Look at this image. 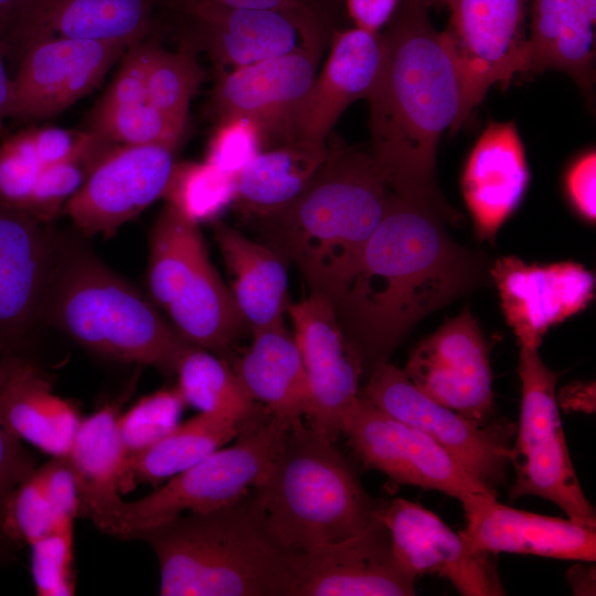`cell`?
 Wrapping results in <instances>:
<instances>
[{
	"label": "cell",
	"instance_id": "1",
	"mask_svg": "<svg viewBox=\"0 0 596 596\" xmlns=\"http://www.w3.org/2000/svg\"><path fill=\"white\" fill-rule=\"evenodd\" d=\"M445 221L393 193L332 302L364 372L386 362L424 317L491 279L486 255L457 244Z\"/></svg>",
	"mask_w": 596,
	"mask_h": 596
},
{
	"label": "cell",
	"instance_id": "2",
	"mask_svg": "<svg viewBox=\"0 0 596 596\" xmlns=\"http://www.w3.org/2000/svg\"><path fill=\"white\" fill-rule=\"evenodd\" d=\"M382 65L369 102L370 155L395 195L457 220L439 194L436 156L443 132L464 124L455 55L422 0H402L381 32Z\"/></svg>",
	"mask_w": 596,
	"mask_h": 596
},
{
	"label": "cell",
	"instance_id": "3",
	"mask_svg": "<svg viewBox=\"0 0 596 596\" xmlns=\"http://www.w3.org/2000/svg\"><path fill=\"white\" fill-rule=\"evenodd\" d=\"M155 552L162 596H297V553L278 536L251 488L206 512L135 533Z\"/></svg>",
	"mask_w": 596,
	"mask_h": 596
},
{
	"label": "cell",
	"instance_id": "4",
	"mask_svg": "<svg viewBox=\"0 0 596 596\" xmlns=\"http://www.w3.org/2000/svg\"><path fill=\"white\" fill-rule=\"evenodd\" d=\"M392 195L369 151L332 143L291 203L252 222L270 247L295 264L309 294L332 304Z\"/></svg>",
	"mask_w": 596,
	"mask_h": 596
},
{
	"label": "cell",
	"instance_id": "5",
	"mask_svg": "<svg viewBox=\"0 0 596 596\" xmlns=\"http://www.w3.org/2000/svg\"><path fill=\"white\" fill-rule=\"evenodd\" d=\"M40 323L105 358L175 374L192 347L148 299L83 245L61 238Z\"/></svg>",
	"mask_w": 596,
	"mask_h": 596
},
{
	"label": "cell",
	"instance_id": "6",
	"mask_svg": "<svg viewBox=\"0 0 596 596\" xmlns=\"http://www.w3.org/2000/svg\"><path fill=\"white\" fill-rule=\"evenodd\" d=\"M253 489L278 536L296 552L362 532L382 507L334 441L305 421L287 427L265 480Z\"/></svg>",
	"mask_w": 596,
	"mask_h": 596
},
{
	"label": "cell",
	"instance_id": "7",
	"mask_svg": "<svg viewBox=\"0 0 596 596\" xmlns=\"http://www.w3.org/2000/svg\"><path fill=\"white\" fill-rule=\"evenodd\" d=\"M147 284L151 300L192 347L223 354L246 326L199 224L178 213L160 214L150 230Z\"/></svg>",
	"mask_w": 596,
	"mask_h": 596
},
{
	"label": "cell",
	"instance_id": "8",
	"mask_svg": "<svg viewBox=\"0 0 596 596\" xmlns=\"http://www.w3.org/2000/svg\"><path fill=\"white\" fill-rule=\"evenodd\" d=\"M287 427L266 413L243 430L233 445L216 449L147 496L124 501L114 536L130 540L138 531L185 511L206 512L222 507L260 485Z\"/></svg>",
	"mask_w": 596,
	"mask_h": 596
},
{
	"label": "cell",
	"instance_id": "9",
	"mask_svg": "<svg viewBox=\"0 0 596 596\" xmlns=\"http://www.w3.org/2000/svg\"><path fill=\"white\" fill-rule=\"evenodd\" d=\"M518 373L521 404L511 458L517 478L510 499L544 498L573 522L595 529V509L581 488L562 426L556 397L560 374L533 348H521Z\"/></svg>",
	"mask_w": 596,
	"mask_h": 596
},
{
	"label": "cell",
	"instance_id": "10",
	"mask_svg": "<svg viewBox=\"0 0 596 596\" xmlns=\"http://www.w3.org/2000/svg\"><path fill=\"white\" fill-rule=\"evenodd\" d=\"M175 11L181 45L205 52L220 73L292 53H323L333 32L317 6L192 4Z\"/></svg>",
	"mask_w": 596,
	"mask_h": 596
},
{
	"label": "cell",
	"instance_id": "11",
	"mask_svg": "<svg viewBox=\"0 0 596 596\" xmlns=\"http://www.w3.org/2000/svg\"><path fill=\"white\" fill-rule=\"evenodd\" d=\"M360 393L390 416L428 435L489 488L494 490L505 481L515 433L512 423L500 419L481 424L440 405L387 361L369 372Z\"/></svg>",
	"mask_w": 596,
	"mask_h": 596
},
{
	"label": "cell",
	"instance_id": "12",
	"mask_svg": "<svg viewBox=\"0 0 596 596\" xmlns=\"http://www.w3.org/2000/svg\"><path fill=\"white\" fill-rule=\"evenodd\" d=\"M343 435L364 467L396 483L440 491L464 508L496 496V490L475 478L433 438L381 411L361 393Z\"/></svg>",
	"mask_w": 596,
	"mask_h": 596
},
{
	"label": "cell",
	"instance_id": "13",
	"mask_svg": "<svg viewBox=\"0 0 596 596\" xmlns=\"http://www.w3.org/2000/svg\"><path fill=\"white\" fill-rule=\"evenodd\" d=\"M175 146L113 143L63 210L85 236H114L127 222L163 198Z\"/></svg>",
	"mask_w": 596,
	"mask_h": 596
},
{
	"label": "cell",
	"instance_id": "14",
	"mask_svg": "<svg viewBox=\"0 0 596 596\" xmlns=\"http://www.w3.org/2000/svg\"><path fill=\"white\" fill-rule=\"evenodd\" d=\"M286 311L307 380L306 423L336 441L360 397L359 382L364 372L361 359L339 326L329 299L309 294L288 304Z\"/></svg>",
	"mask_w": 596,
	"mask_h": 596
},
{
	"label": "cell",
	"instance_id": "15",
	"mask_svg": "<svg viewBox=\"0 0 596 596\" xmlns=\"http://www.w3.org/2000/svg\"><path fill=\"white\" fill-rule=\"evenodd\" d=\"M489 355L477 319L465 308L412 349L403 371L423 394L482 424L494 409Z\"/></svg>",
	"mask_w": 596,
	"mask_h": 596
},
{
	"label": "cell",
	"instance_id": "16",
	"mask_svg": "<svg viewBox=\"0 0 596 596\" xmlns=\"http://www.w3.org/2000/svg\"><path fill=\"white\" fill-rule=\"evenodd\" d=\"M443 31L460 71L464 121L494 84L507 85L525 65L524 0H447Z\"/></svg>",
	"mask_w": 596,
	"mask_h": 596
},
{
	"label": "cell",
	"instance_id": "17",
	"mask_svg": "<svg viewBox=\"0 0 596 596\" xmlns=\"http://www.w3.org/2000/svg\"><path fill=\"white\" fill-rule=\"evenodd\" d=\"M322 53L277 56L219 73L207 103L216 123L243 116L255 123L263 150L296 140V120Z\"/></svg>",
	"mask_w": 596,
	"mask_h": 596
},
{
	"label": "cell",
	"instance_id": "18",
	"mask_svg": "<svg viewBox=\"0 0 596 596\" xmlns=\"http://www.w3.org/2000/svg\"><path fill=\"white\" fill-rule=\"evenodd\" d=\"M129 46L64 36L30 42L19 57L11 117L35 121L62 113L89 94Z\"/></svg>",
	"mask_w": 596,
	"mask_h": 596
},
{
	"label": "cell",
	"instance_id": "19",
	"mask_svg": "<svg viewBox=\"0 0 596 596\" xmlns=\"http://www.w3.org/2000/svg\"><path fill=\"white\" fill-rule=\"evenodd\" d=\"M62 236L0 202V351L20 352L40 324Z\"/></svg>",
	"mask_w": 596,
	"mask_h": 596
},
{
	"label": "cell",
	"instance_id": "20",
	"mask_svg": "<svg viewBox=\"0 0 596 596\" xmlns=\"http://www.w3.org/2000/svg\"><path fill=\"white\" fill-rule=\"evenodd\" d=\"M377 520L390 533L395 557L414 575H439L465 596L505 594L489 553L473 551L459 533L421 504L395 498L382 504Z\"/></svg>",
	"mask_w": 596,
	"mask_h": 596
},
{
	"label": "cell",
	"instance_id": "21",
	"mask_svg": "<svg viewBox=\"0 0 596 596\" xmlns=\"http://www.w3.org/2000/svg\"><path fill=\"white\" fill-rule=\"evenodd\" d=\"M489 274L520 348L539 349L551 327L582 311L594 297V274L576 262L536 264L502 256Z\"/></svg>",
	"mask_w": 596,
	"mask_h": 596
},
{
	"label": "cell",
	"instance_id": "22",
	"mask_svg": "<svg viewBox=\"0 0 596 596\" xmlns=\"http://www.w3.org/2000/svg\"><path fill=\"white\" fill-rule=\"evenodd\" d=\"M297 596H411L416 575L395 557L381 521L344 540L297 553Z\"/></svg>",
	"mask_w": 596,
	"mask_h": 596
},
{
	"label": "cell",
	"instance_id": "23",
	"mask_svg": "<svg viewBox=\"0 0 596 596\" xmlns=\"http://www.w3.org/2000/svg\"><path fill=\"white\" fill-rule=\"evenodd\" d=\"M459 532L473 550L595 562L596 531L572 520L518 510L485 497L464 508Z\"/></svg>",
	"mask_w": 596,
	"mask_h": 596
},
{
	"label": "cell",
	"instance_id": "24",
	"mask_svg": "<svg viewBox=\"0 0 596 596\" xmlns=\"http://www.w3.org/2000/svg\"><path fill=\"white\" fill-rule=\"evenodd\" d=\"M329 54L308 91L296 120V140L326 142L345 108L366 98L382 65L381 32L333 30Z\"/></svg>",
	"mask_w": 596,
	"mask_h": 596
},
{
	"label": "cell",
	"instance_id": "25",
	"mask_svg": "<svg viewBox=\"0 0 596 596\" xmlns=\"http://www.w3.org/2000/svg\"><path fill=\"white\" fill-rule=\"evenodd\" d=\"M530 181L524 148L513 123H491L472 148L461 191L480 241L494 242L520 205Z\"/></svg>",
	"mask_w": 596,
	"mask_h": 596
},
{
	"label": "cell",
	"instance_id": "26",
	"mask_svg": "<svg viewBox=\"0 0 596 596\" xmlns=\"http://www.w3.org/2000/svg\"><path fill=\"white\" fill-rule=\"evenodd\" d=\"M164 0H33L14 29L11 50L20 57L35 39L64 36L130 46L146 39Z\"/></svg>",
	"mask_w": 596,
	"mask_h": 596
},
{
	"label": "cell",
	"instance_id": "27",
	"mask_svg": "<svg viewBox=\"0 0 596 596\" xmlns=\"http://www.w3.org/2000/svg\"><path fill=\"white\" fill-rule=\"evenodd\" d=\"M117 403H107L82 418L66 456L79 499L78 517L89 519L104 533L114 535L124 499L120 480L126 459Z\"/></svg>",
	"mask_w": 596,
	"mask_h": 596
},
{
	"label": "cell",
	"instance_id": "28",
	"mask_svg": "<svg viewBox=\"0 0 596 596\" xmlns=\"http://www.w3.org/2000/svg\"><path fill=\"white\" fill-rule=\"evenodd\" d=\"M0 416L22 441L51 457L68 455L82 421L77 406L56 395L49 374L21 352L0 392Z\"/></svg>",
	"mask_w": 596,
	"mask_h": 596
},
{
	"label": "cell",
	"instance_id": "29",
	"mask_svg": "<svg viewBox=\"0 0 596 596\" xmlns=\"http://www.w3.org/2000/svg\"><path fill=\"white\" fill-rule=\"evenodd\" d=\"M596 0H533L523 73L556 70L592 95Z\"/></svg>",
	"mask_w": 596,
	"mask_h": 596
},
{
	"label": "cell",
	"instance_id": "30",
	"mask_svg": "<svg viewBox=\"0 0 596 596\" xmlns=\"http://www.w3.org/2000/svg\"><path fill=\"white\" fill-rule=\"evenodd\" d=\"M232 368L249 397L287 426L305 421L308 386L300 352L284 323L254 329Z\"/></svg>",
	"mask_w": 596,
	"mask_h": 596
},
{
	"label": "cell",
	"instance_id": "31",
	"mask_svg": "<svg viewBox=\"0 0 596 596\" xmlns=\"http://www.w3.org/2000/svg\"><path fill=\"white\" fill-rule=\"evenodd\" d=\"M213 236L230 274V290L246 326L252 330L284 323L288 276L285 258L215 220Z\"/></svg>",
	"mask_w": 596,
	"mask_h": 596
},
{
	"label": "cell",
	"instance_id": "32",
	"mask_svg": "<svg viewBox=\"0 0 596 596\" xmlns=\"http://www.w3.org/2000/svg\"><path fill=\"white\" fill-rule=\"evenodd\" d=\"M329 145L295 140L259 151L237 174L234 204L252 221L291 203L324 162Z\"/></svg>",
	"mask_w": 596,
	"mask_h": 596
},
{
	"label": "cell",
	"instance_id": "33",
	"mask_svg": "<svg viewBox=\"0 0 596 596\" xmlns=\"http://www.w3.org/2000/svg\"><path fill=\"white\" fill-rule=\"evenodd\" d=\"M256 421L237 422L200 412L189 421L180 423L149 448L125 459L120 480L121 493L132 490L139 483L158 487L236 439Z\"/></svg>",
	"mask_w": 596,
	"mask_h": 596
},
{
	"label": "cell",
	"instance_id": "34",
	"mask_svg": "<svg viewBox=\"0 0 596 596\" xmlns=\"http://www.w3.org/2000/svg\"><path fill=\"white\" fill-rule=\"evenodd\" d=\"M175 375L185 404L201 413L245 423L267 413L249 397L227 360L210 351L188 348Z\"/></svg>",
	"mask_w": 596,
	"mask_h": 596
},
{
	"label": "cell",
	"instance_id": "35",
	"mask_svg": "<svg viewBox=\"0 0 596 596\" xmlns=\"http://www.w3.org/2000/svg\"><path fill=\"white\" fill-rule=\"evenodd\" d=\"M236 178L207 161L177 162L163 199L188 220L215 221L234 202Z\"/></svg>",
	"mask_w": 596,
	"mask_h": 596
},
{
	"label": "cell",
	"instance_id": "36",
	"mask_svg": "<svg viewBox=\"0 0 596 596\" xmlns=\"http://www.w3.org/2000/svg\"><path fill=\"white\" fill-rule=\"evenodd\" d=\"M203 77L194 51L180 45L170 52L152 42L146 75L148 99L181 126L185 127L190 102Z\"/></svg>",
	"mask_w": 596,
	"mask_h": 596
},
{
	"label": "cell",
	"instance_id": "37",
	"mask_svg": "<svg viewBox=\"0 0 596 596\" xmlns=\"http://www.w3.org/2000/svg\"><path fill=\"white\" fill-rule=\"evenodd\" d=\"M184 126L173 121L149 100L120 104L98 102L92 111L89 131L119 145H178Z\"/></svg>",
	"mask_w": 596,
	"mask_h": 596
},
{
	"label": "cell",
	"instance_id": "38",
	"mask_svg": "<svg viewBox=\"0 0 596 596\" xmlns=\"http://www.w3.org/2000/svg\"><path fill=\"white\" fill-rule=\"evenodd\" d=\"M111 145L88 130L86 138L71 156L42 169L23 211L49 224L82 187L98 159Z\"/></svg>",
	"mask_w": 596,
	"mask_h": 596
},
{
	"label": "cell",
	"instance_id": "39",
	"mask_svg": "<svg viewBox=\"0 0 596 596\" xmlns=\"http://www.w3.org/2000/svg\"><path fill=\"white\" fill-rule=\"evenodd\" d=\"M75 519L64 517L53 504L39 466L8 497L0 520V532L17 546L31 545Z\"/></svg>",
	"mask_w": 596,
	"mask_h": 596
},
{
	"label": "cell",
	"instance_id": "40",
	"mask_svg": "<svg viewBox=\"0 0 596 596\" xmlns=\"http://www.w3.org/2000/svg\"><path fill=\"white\" fill-rule=\"evenodd\" d=\"M187 404L177 386L142 396L118 418L126 458L149 448L179 424Z\"/></svg>",
	"mask_w": 596,
	"mask_h": 596
},
{
	"label": "cell",
	"instance_id": "41",
	"mask_svg": "<svg viewBox=\"0 0 596 596\" xmlns=\"http://www.w3.org/2000/svg\"><path fill=\"white\" fill-rule=\"evenodd\" d=\"M31 573L40 596L75 594L74 524L58 529L31 545Z\"/></svg>",
	"mask_w": 596,
	"mask_h": 596
},
{
	"label": "cell",
	"instance_id": "42",
	"mask_svg": "<svg viewBox=\"0 0 596 596\" xmlns=\"http://www.w3.org/2000/svg\"><path fill=\"white\" fill-rule=\"evenodd\" d=\"M263 150L260 132L251 119L233 116L216 123L205 161L232 177Z\"/></svg>",
	"mask_w": 596,
	"mask_h": 596
},
{
	"label": "cell",
	"instance_id": "43",
	"mask_svg": "<svg viewBox=\"0 0 596 596\" xmlns=\"http://www.w3.org/2000/svg\"><path fill=\"white\" fill-rule=\"evenodd\" d=\"M17 353L0 351V392ZM36 467V456L7 427L0 416V520L10 493Z\"/></svg>",
	"mask_w": 596,
	"mask_h": 596
},
{
	"label": "cell",
	"instance_id": "44",
	"mask_svg": "<svg viewBox=\"0 0 596 596\" xmlns=\"http://www.w3.org/2000/svg\"><path fill=\"white\" fill-rule=\"evenodd\" d=\"M596 155L588 150L577 157L565 175V190L577 214L589 223L596 219Z\"/></svg>",
	"mask_w": 596,
	"mask_h": 596
},
{
	"label": "cell",
	"instance_id": "45",
	"mask_svg": "<svg viewBox=\"0 0 596 596\" xmlns=\"http://www.w3.org/2000/svg\"><path fill=\"white\" fill-rule=\"evenodd\" d=\"M23 132L39 162L46 167L71 156L86 138L88 130L40 126L30 127Z\"/></svg>",
	"mask_w": 596,
	"mask_h": 596
},
{
	"label": "cell",
	"instance_id": "46",
	"mask_svg": "<svg viewBox=\"0 0 596 596\" xmlns=\"http://www.w3.org/2000/svg\"><path fill=\"white\" fill-rule=\"evenodd\" d=\"M402 0H345L356 28L379 33L391 20Z\"/></svg>",
	"mask_w": 596,
	"mask_h": 596
},
{
	"label": "cell",
	"instance_id": "47",
	"mask_svg": "<svg viewBox=\"0 0 596 596\" xmlns=\"http://www.w3.org/2000/svg\"><path fill=\"white\" fill-rule=\"evenodd\" d=\"M192 4H213L232 8H295L316 6L312 0H164L163 6L178 9Z\"/></svg>",
	"mask_w": 596,
	"mask_h": 596
},
{
	"label": "cell",
	"instance_id": "48",
	"mask_svg": "<svg viewBox=\"0 0 596 596\" xmlns=\"http://www.w3.org/2000/svg\"><path fill=\"white\" fill-rule=\"evenodd\" d=\"M33 0H0V34L10 47L13 31Z\"/></svg>",
	"mask_w": 596,
	"mask_h": 596
},
{
	"label": "cell",
	"instance_id": "49",
	"mask_svg": "<svg viewBox=\"0 0 596 596\" xmlns=\"http://www.w3.org/2000/svg\"><path fill=\"white\" fill-rule=\"evenodd\" d=\"M10 56L7 41L0 34V119L11 117L13 108V81L9 78L4 58Z\"/></svg>",
	"mask_w": 596,
	"mask_h": 596
},
{
	"label": "cell",
	"instance_id": "50",
	"mask_svg": "<svg viewBox=\"0 0 596 596\" xmlns=\"http://www.w3.org/2000/svg\"><path fill=\"white\" fill-rule=\"evenodd\" d=\"M573 573H568L571 577L570 582L573 587V590L576 594H585V590H592V583H594V568L581 567L579 572L576 567L571 570Z\"/></svg>",
	"mask_w": 596,
	"mask_h": 596
},
{
	"label": "cell",
	"instance_id": "51",
	"mask_svg": "<svg viewBox=\"0 0 596 596\" xmlns=\"http://www.w3.org/2000/svg\"><path fill=\"white\" fill-rule=\"evenodd\" d=\"M15 547L19 546L0 532V565H3L13 558Z\"/></svg>",
	"mask_w": 596,
	"mask_h": 596
},
{
	"label": "cell",
	"instance_id": "52",
	"mask_svg": "<svg viewBox=\"0 0 596 596\" xmlns=\"http://www.w3.org/2000/svg\"><path fill=\"white\" fill-rule=\"evenodd\" d=\"M429 8H444L446 7L447 0H422Z\"/></svg>",
	"mask_w": 596,
	"mask_h": 596
}]
</instances>
